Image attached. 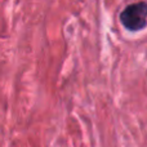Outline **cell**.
Masks as SVG:
<instances>
[{
  "mask_svg": "<svg viewBox=\"0 0 147 147\" xmlns=\"http://www.w3.org/2000/svg\"><path fill=\"white\" fill-rule=\"evenodd\" d=\"M120 22L129 31H140L147 26V3L130 4L120 13Z\"/></svg>",
  "mask_w": 147,
  "mask_h": 147,
  "instance_id": "1",
  "label": "cell"
}]
</instances>
